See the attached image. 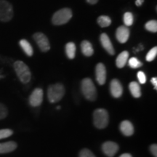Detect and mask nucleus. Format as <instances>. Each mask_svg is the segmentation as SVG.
I'll list each match as a JSON object with an SVG mask.
<instances>
[{"label":"nucleus","instance_id":"obj_18","mask_svg":"<svg viewBox=\"0 0 157 157\" xmlns=\"http://www.w3.org/2000/svg\"><path fill=\"white\" fill-rule=\"evenodd\" d=\"M20 46L23 49V52L27 55L29 57H31L34 54V50L30 43H29L26 39H21L19 42Z\"/></svg>","mask_w":157,"mask_h":157},{"label":"nucleus","instance_id":"obj_15","mask_svg":"<svg viewBox=\"0 0 157 157\" xmlns=\"http://www.w3.org/2000/svg\"><path fill=\"white\" fill-rule=\"evenodd\" d=\"M17 148V143L14 141L0 143V154H7L15 151Z\"/></svg>","mask_w":157,"mask_h":157},{"label":"nucleus","instance_id":"obj_19","mask_svg":"<svg viewBox=\"0 0 157 157\" xmlns=\"http://www.w3.org/2000/svg\"><path fill=\"white\" fill-rule=\"evenodd\" d=\"M129 91L132 96L135 98H138L141 96V90L139 84L136 82H132L129 84Z\"/></svg>","mask_w":157,"mask_h":157},{"label":"nucleus","instance_id":"obj_26","mask_svg":"<svg viewBox=\"0 0 157 157\" xmlns=\"http://www.w3.org/2000/svg\"><path fill=\"white\" fill-rule=\"evenodd\" d=\"M13 134V131L10 129H0V140L9 137Z\"/></svg>","mask_w":157,"mask_h":157},{"label":"nucleus","instance_id":"obj_30","mask_svg":"<svg viewBox=\"0 0 157 157\" xmlns=\"http://www.w3.org/2000/svg\"><path fill=\"white\" fill-rule=\"evenodd\" d=\"M150 151L154 157H157V146L156 144H152L150 147Z\"/></svg>","mask_w":157,"mask_h":157},{"label":"nucleus","instance_id":"obj_9","mask_svg":"<svg viewBox=\"0 0 157 157\" xmlns=\"http://www.w3.org/2000/svg\"><path fill=\"white\" fill-rule=\"evenodd\" d=\"M95 78L100 85H103L106 82V68L102 63H99L96 66Z\"/></svg>","mask_w":157,"mask_h":157},{"label":"nucleus","instance_id":"obj_1","mask_svg":"<svg viewBox=\"0 0 157 157\" xmlns=\"http://www.w3.org/2000/svg\"><path fill=\"white\" fill-rule=\"evenodd\" d=\"M14 69L17 77L22 83L27 84L31 81V73L29 66L25 63L17 60L14 63Z\"/></svg>","mask_w":157,"mask_h":157},{"label":"nucleus","instance_id":"obj_6","mask_svg":"<svg viewBox=\"0 0 157 157\" xmlns=\"http://www.w3.org/2000/svg\"><path fill=\"white\" fill-rule=\"evenodd\" d=\"M14 15L13 6L6 0H0V21L8 22Z\"/></svg>","mask_w":157,"mask_h":157},{"label":"nucleus","instance_id":"obj_27","mask_svg":"<svg viewBox=\"0 0 157 157\" xmlns=\"http://www.w3.org/2000/svg\"><path fill=\"white\" fill-rule=\"evenodd\" d=\"M79 157H96L93 152L91 151H90L89 149L84 148L79 153Z\"/></svg>","mask_w":157,"mask_h":157},{"label":"nucleus","instance_id":"obj_28","mask_svg":"<svg viewBox=\"0 0 157 157\" xmlns=\"http://www.w3.org/2000/svg\"><path fill=\"white\" fill-rule=\"evenodd\" d=\"M8 114L7 107L2 103H0V119H3Z\"/></svg>","mask_w":157,"mask_h":157},{"label":"nucleus","instance_id":"obj_22","mask_svg":"<svg viewBox=\"0 0 157 157\" xmlns=\"http://www.w3.org/2000/svg\"><path fill=\"white\" fill-rule=\"evenodd\" d=\"M145 28L147 31L152 33H156L157 31V21L156 20L149 21L145 25Z\"/></svg>","mask_w":157,"mask_h":157},{"label":"nucleus","instance_id":"obj_24","mask_svg":"<svg viewBox=\"0 0 157 157\" xmlns=\"http://www.w3.org/2000/svg\"><path fill=\"white\" fill-rule=\"evenodd\" d=\"M128 64L129 67H131L132 68H138L143 66L142 63H141L137 58H135V57L129 59Z\"/></svg>","mask_w":157,"mask_h":157},{"label":"nucleus","instance_id":"obj_29","mask_svg":"<svg viewBox=\"0 0 157 157\" xmlns=\"http://www.w3.org/2000/svg\"><path fill=\"white\" fill-rule=\"evenodd\" d=\"M137 78H138L139 80V82H140V84H145L146 82V74H145L144 72L141 71H138V73L137 74Z\"/></svg>","mask_w":157,"mask_h":157},{"label":"nucleus","instance_id":"obj_16","mask_svg":"<svg viewBox=\"0 0 157 157\" xmlns=\"http://www.w3.org/2000/svg\"><path fill=\"white\" fill-rule=\"evenodd\" d=\"M129 58V52L127 51H123L119 55L116 60V64L117 66L119 68H122L124 67V66L126 65L127 60Z\"/></svg>","mask_w":157,"mask_h":157},{"label":"nucleus","instance_id":"obj_17","mask_svg":"<svg viewBox=\"0 0 157 157\" xmlns=\"http://www.w3.org/2000/svg\"><path fill=\"white\" fill-rule=\"evenodd\" d=\"M81 49L84 56L87 57L92 56L94 53V50L92 44L87 40H84L81 43Z\"/></svg>","mask_w":157,"mask_h":157},{"label":"nucleus","instance_id":"obj_5","mask_svg":"<svg viewBox=\"0 0 157 157\" xmlns=\"http://www.w3.org/2000/svg\"><path fill=\"white\" fill-rule=\"evenodd\" d=\"M109 113L103 109H96L93 113V121L95 126L98 129L105 128L109 124Z\"/></svg>","mask_w":157,"mask_h":157},{"label":"nucleus","instance_id":"obj_21","mask_svg":"<svg viewBox=\"0 0 157 157\" xmlns=\"http://www.w3.org/2000/svg\"><path fill=\"white\" fill-rule=\"evenodd\" d=\"M98 25L102 28H105V27L109 26L111 24V19L109 16L106 15H101L98 17L97 20Z\"/></svg>","mask_w":157,"mask_h":157},{"label":"nucleus","instance_id":"obj_10","mask_svg":"<svg viewBox=\"0 0 157 157\" xmlns=\"http://www.w3.org/2000/svg\"><path fill=\"white\" fill-rule=\"evenodd\" d=\"M102 150L107 156L113 157L119 151V146L112 141H107L102 146Z\"/></svg>","mask_w":157,"mask_h":157},{"label":"nucleus","instance_id":"obj_25","mask_svg":"<svg viewBox=\"0 0 157 157\" xmlns=\"http://www.w3.org/2000/svg\"><path fill=\"white\" fill-rule=\"evenodd\" d=\"M157 55V48L154 47L146 55V60L148 62H151L154 60Z\"/></svg>","mask_w":157,"mask_h":157},{"label":"nucleus","instance_id":"obj_11","mask_svg":"<svg viewBox=\"0 0 157 157\" xmlns=\"http://www.w3.org/2000/svg\"><path fill=\"white\" fill-rule=\"evenodd\" d=\"M129 34H130L129 29L127 26H124V25L119 26L116 31V37H117V40L121 44L127 42V40L129 39Z\"/></svg>","mask_w":157,"mask_h":157},{"label":"nucleus","instance_id":"obj_2","mask_svg":"<svg viewBox=\"0 0 157 157\" xmlns=\"http://www.w3.org/2000/svg\"><path fill=\"white\" fill-rule=\"evenodd\" d=\"M82 94L88 101H94L97 98V90L93 82L90 78H85L82 81Z\"/></svg>","mask_w":157,"mask_h":157},{"label":"nucleus","instance_id":"obj_12","mask_svg":"<svg viewBox=\"0 0 157 157\" xmlns=\"http://www.w3.org/2000/svg\"><path fill=\"white\" fill-rule=\"evenodd\" d=\"M100 40H101L102 46L105 49V50L108 53L111 55V56H113L115 54V50L109 36L106 34L103 33L100 36Z\"/></svg>","mask_w":157,"mask_h":157},{"label":"nucleus","instance_id":"obj_20","mask_svg":"<svg viewBox=\"0 0 157 157\" xmlns=\"http://www.w3.org/2000/svg\"><path fill=\"white\" fill-rule=\"evenodd\" d=\"M76 48L74 42H68L66 45V53L69 59H74L75 58Z\"/></svg>","mask_w":157,"mask_h":157},{"label":"nucleus","instance_id":"obj_35","mask_svg":"<svg viewBox=\"0 0 157 157\" xmlns=\"http://www.w3.org/2000/svg\"><path fill=\"white\" fill-rule=\"evenodd\" d=\"M57 109H58V110L60 109V106H58V107H57Z\"/></svg>","mask_w":157,"mask_h":157},{"label":"nucleus","instance_id":"obj_8","mask_svg":"<svg viewBox=\"0 0 157 157\" xmlns=\"http://www.w3.org/2000/svg\"><path fill=\"white\" fill-rule=\"evenodd\" d=\"M29 101L31 106H39L43 101V90L41 88H36L31 94Z\"/></svg>","mask_w":157,"mask_h":157},{"label":"nucleus","instance_id":"obj_4","mask_svg":"<svg viewBox=\"0 0 157 157\" xmlns=\"http://www.w3.org/2000/svg\"><path fill=\"white\" fill-rule=\"evenodd\" d=\"M73 16V13L69 8L59 10L53 15L52 22L56 25H61L67 23Z\"/></svg>","mask_w":157,"mask_h":157},{"label":"nucleus","instance_id":"obj_32","mask_svg":"<svg viewBox=\"0 0 157 157\" xmlns=\"http://www.w3.org/2000/svg\"><path fill=\"white\" fill-rule=\"evenodd\" d=\"M143 2H144V0H136V1H135V5H136L137 7H140V6L143 4Z\"/></svg>","mask_w":157,"mask_h":157},{"label":"nucleus","instance_id":"obj_34","mask_svg":"<svg viewBox=\"0 0 157 157\" xmlns=\"http://www.w3.org/2000/svg\"><path fill=\"white\" fill-rule=\"evenodd\" d=\"M119 157H132V156L129 154H124L122 155H121Z\"/></svg>","mask_w":157,"mask_h":157},{"label":"nucleus","instance_id":"obj_3","mask_svg":"<svg viewBox=\"0 0 157 157\" xmlns=\"http://www.w3.org/2000/svg\"><path fill=\"white\" fill-rule=\"evenodd\" d=\"M65 95V87L62 84L57 83L49 86L48 98L50 103H57L62 99Z\"/></svg>","mask_w":157,"mask_h":157},{"label":"nucleus","instance_id":"obj_23","mask_svg":"<svg viewBox=\"0 0 157 157\" xmlns=\"http://www.w3.org/2000/svg\"><path fill=\"white\" fill-rule=\"evenodd\" d=\"M133 21H134V17L132 13L127 12L124 15V23L126 26H131L133 24Z\"/></svg>","mask_w":157,"mask_h":157},{"label":"nucleus","instance_id":"obj_33","mask_svg":"<svg viewBox=\"0 0 157 157\" xmlns=\"http://www.w3.org/2000/svg\"><path fill=\"white\" fill-rule=\"evenodd\" d=\"M86 1L90 5H95L96 3H98V0H86Z\"/></svg>","mask_w":157,"mask_h":157},{"label":"nucleus","instance_id":"obj_7","mask_svg":"<svg viewBox=\"0 0 157 157\" xmlns=\"http://www.w3.org/2000/svg\"><path fill=\"white\" fill-rule=\"evenodd\" d=\"M34 41L38 45L40 50L43 52H46L50 50V44L46 35L41 32L35 33L33 36Z\"/></svg>","mask_w":157,"mask_h":157},{"label":"nucleus","instance_id":"obj_13","mask_svg":"<svg viewBox=\"0 0 157 157\" xmlns=\"http://www.w3.org/2000/svg\"><path fill=\"white\" fill-rule=\"evenodd\" d=\"M110 91L113 98H120L123 93V87L118 79H113L110 84Z\"/></svg>","mask_w":157,"mask_h":157},{"label":"nucleus","instance_id":"obj_31","mask_svg":"<svg viewBox=\"0 0 157 157\" xmlns=\"http://www.w3.org/2000/svg\"><path fill=\"white\" fill-rule=\"evenodd\" d=\"M151 82L153 85H154L155 90H156L157 89V78L156 77L152 78L151 80Z\"/></svg>","mask_w":157,"mask_h":157},{"label":"nucleus","instance_id":"obj_14","mask_svg":"<svg viewBox=\"0 0 157 157\" xmlns=\"http://www.w3.org/2000/svg\"><path fill=\"white\" fill-rule=\"evenodd\" d=\"M120 130L125 136H131L134 133V127L129 121H123L120 124Z\"/></svg>","mask_w":157,"mask_h":157}]
</instances>
